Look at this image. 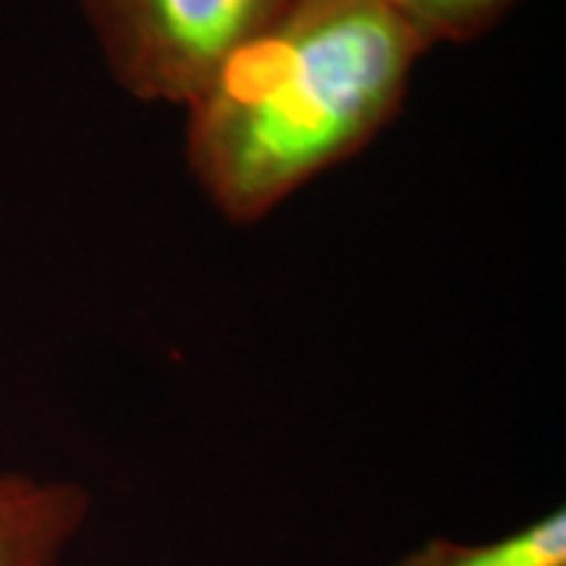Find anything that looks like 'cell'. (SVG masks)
I'll list each match as a JSON object with an SVG mask.
<instances>
[{"label": "cell", "instance_id": "4", "mask_svg": "<svg viewBox=\"0 0 566 566\" xmlns=\"http://www.w3.org/2000/svg\"><path fill=\"white\" fill-rule=\"evenodd\" d=\"M387 566H566V513L547 510L491 542L428 538Z\"/></svg>", "mask_w": 566, "mask_h": 566}, {"label": "cell", "instance_id": "3", "mask_svg": "<svg viewBox=\"0 0 566 566\" xmlns=\"http://www.w3.org/2000/svg\"><path fill=\"white\" fill-rule=\"evenodd\" d=\"M88 516L80 482L0 469V566H66Z\"/></svg>", "mask_w": 566, "mask_h": 566}, {"label": "cell", "instance_id": "5", "mask_svg": "<svg viewBox=\"0 0 566 566\" xmlns=\"http://www.w3.org/2000/svg\"><path fill=\"white\" fill-rule=\"evenodd\" d=\"M428 44H465L488 35L520 0H381Z\"/></svg>", "mask_w": 566, "mask_h": 566}, {"label": "cell", "instance_id": "1", "mask_svg": "<svg viewBox=\"0 0 566 566\" xmlns=\"http://www.w3.org/2000/svg\"><path fill=\"white\" fill-rule=\"evenodd\" d=\"M431 48L381 0H290L186 104V167L230 223H259L400 117Z\"/></svg>", "mask_w": 566, "mask_h": 566}, {"label": "cell", "instance_id": "2", "mask_svg": "<svg viewBox=\"0 0 566 566\" xmlns=\"http://www.w3.org/2000/svg\"><path fill=\"white\" fill-rule=\"evenodd\" d=\"M290 0H80L111 80L142 104L186 107Z\"/></svg>", "mask_w": 566, "mask_h": 566}]
</instances>
